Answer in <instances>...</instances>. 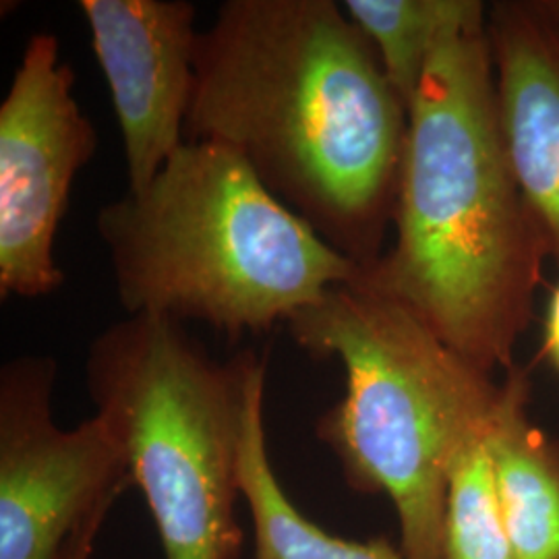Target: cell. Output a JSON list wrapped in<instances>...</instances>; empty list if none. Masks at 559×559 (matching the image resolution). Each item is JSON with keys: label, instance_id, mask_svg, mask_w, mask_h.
I'll return each mask as SVG.
<instances>
[{"label": "cell", "instance_id": "1", "mask_svg": "<svg viewBox=\"0 0 559 559\" xmlns=\"http://www.w3.org/2000/svg\"><path fill=\"white\" fill-rule=\"evenodd\" d=\"M189 141L233 150L344 258L394 224L408 106L334 0H226L195 50Z\"/></svg>", "mask_w": 559, "mask_h": 559}, {"label": "cell", "instance_id": "2", "mask_svg": "<svg viewBox=\"0 0 559 559\" xmlns=\"http://www.w3.org/2000/svg\"><path fill=\"white\" fill-rule=\"evenodd\" d=\"M394 240L360 284L493 376L535 316L549 255L501 135L487 23L441 41L408 104Z\"/></svg>", "mask_w": 559, "mask_h": 559}, {"label": "cell", "instance_id": "3", "mask_svg": "<svg viewBox=\"0 0 559 559\" xmlns=\"http://www.w3.org/2000/svg\"><path fill=\"white\" fill-rule=\"evenodd\" d=\"M96 230L127 316L203 321L233 342L362 272L212 141H185L145 189L102 205Z\"/></svg>", "mask_w": 559, "mask_h": 559}, {"label": "cell", "instance_id": "4", "mask_svg": "<svg viewBox=\"0 0 559 559\" xmlns=\"http://www.w3.org/2000/svg\"><path fill=\"white\" fill-rule=\"evenodd\" d=\"M286 328L309 357L346 369L344 399L316 423L344 483L394 503L404 559H441L452 471L489 429L500 383L360 284L328 288Z\"/></svg>", "mask_w": 559, "mask_h": 559}, {"label": "cell", "instance_id": "5", "mask_svg": "<svg viewBox=\"0 0 559 559\" xmlns=\"http://www.w3.org/2000/svg\"><path fill=\"white\" fill-rule=\"evenodd\" d=\"M265 357L214 359L180 321L127 316L90 342L85 381L166 559H239L240 443Z\"/></svg>", "mask_w": 559, "mask_h": 559}, {"label": "cell", "instance_id": "6", "mask_svg": "<svg viewBox=\"0 0 559 559\" xmlns=\"http://www.w3.org/2000/svg\"><path fill=\"white\" fill-rule=\"evenodd\" d=\"M59 362L21 355L0 369V559H59L87 520L135 487L96 415L73 429L52 417Z\"/></svg>", "mask_w": 559, "mask_h": 559}, {"label": "cell", "instance_id": "7", "mask_svg": "<svg viewBox=\"0 0 559 559\" xmlns=\"http://www.w3.org/2000/svg\"><path fill=\"white\" fill-rule=\"evenodd\" d=\"M57 36L34 34L0 104V297L59 290L55 258L71 187L98 147Z\"/></svg>", "mask_w": 559, "mask_h": 559}, {"label": "cell", "instance_id": "8", "mask_svg": "<svg viewBox=\"0 0 559 559\" xmlns=\"http://www.w3.org/2000/svg\"><path fill=\"white\" fill-rule=\"evenodd\" d=\"M119 119L127 191L179 150L193 100L198 9L187 0H80Z\"/></svg>", "mask_w": 559, "mask_h": 559}, {"label": "cell", "instance_id": "9", "mask_svg": "<svg viewBox=\"0 0 559 559\" xmlns=\"http://www.w3.org/2000/svg\"><path fill=\"white\" fill-rule=\"evenodd\" d=\"M487 41L506 152L559 263V23L539 2H500Z\"/></svg>", "mask_w": 559, "mask_h": 559}, {"label": "cell", "instance_id": "10", "mask_svg": "<svg viewBox=\"0 0 559 559\" xmlns=\"http://www.w3.org/2000/svg\"><path fill=\"white\" fill-rule=\"evenodd\" d=\"M531 380L508 369L487 429L501 519L516 559H559V440L531 419Z\"/></svg>", "mask_w": 559, "mask_h": 559}, {"label": "cell", "instance_id": "11", "mask_svg": "<svg viewBox=\"0 0 559 559\" xmlns=\"http://www.w3.org/2000/svg\"><path fill=\"white\" fill-rule=\"evenodd\" d=\"M265 365L253 378L240 443V498L253 522L255 559H404L385 537L355 540L330 535L300 514L282 489L267 454L263 425Z\"/></svg>", "mask_w": 559, "mask_h": 559}, {"label": "cell", "instance_id": "12", "mask_svg": "<svg viewBox=\"0 0 559 559\" xmlns=\"http://www.w3.org/2000/svg\"><path fill=\"white\" fill-rule=\"evenodd\" d=\"M340 4L373 44L388 80L406 106L441 41L485 25L489 15L479 0H346Z\"/></svg>", "mask_w": 559, "mask_h": 559}, {"label": "cell", "instance_id": "13", "mask_svg": "<svg viewBox=\"0 0 559 559\" xmlns=\"http://www.w3.org/2000/svg\"><path fill=\"white\" fill-rule=\"evenodd\" d=\"M485 438L487 431L460 454L452 471L441 559H516L501 519Z\"/></svg>", "mask_w": 559, "mask_h": 559}, {"label": "cell", "instance_id": "14", "mask_svg": "<svg viewBox=\"0 0 559 559\" xmlns=\"http://www.w3.org/2000/svg\"><path fill=\"white\" fill-rule=\"evenodd\" d=\"M108 519V514H100L87 520L80 531L69 539L64 549L60 551L59 559H92L94 558V545L100 535L102 526Z\"/></svg>", "mask_w": 559, "mask_h": 559}, {"label": "cell", "instance_id": "15", "mask_svg": "<svg viewBox=\"0 0 559 559\" xmlns=\"http://www.w3.org/2000/svg\"><path fill=\"white\" fill-rule=\"evenodd\" d=\"M543 353L559 373V284L554 288L543 325Z\"/></svg>", "mask_w": 559, "mask_h": 559}, {"label": "cell", "instance_id": "16", "mask_svg": "<svg viewBox=\"0 0 559 559\" xmlns=\"http://www.w3.org/2000/svg\"><path fill=\"white\" fill-rule=\"evenodd\" d=\"M539 7L551 20L559 23V0H540Z\"/></svg>", "mask_w": 559, "mask_h": 559}]
</instances>
